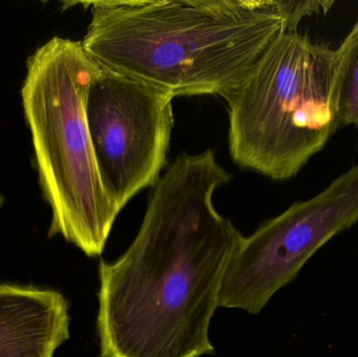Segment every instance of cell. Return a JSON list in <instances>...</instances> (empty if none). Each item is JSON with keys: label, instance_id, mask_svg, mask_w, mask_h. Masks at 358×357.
Instances as JSON below:
<instances>
[{"label": "cell", "instance_id": "2", "mask_svg": "<svg viewBox=\"0 0 358 357\" xmlns=\"http://www.w3.org/2000/svg\"><path fill=\"white\" fill-rule=\"evenodd\" d=\"M82 45L176 96L224 98L287 31L277 0H98Z\"/></svg>", "mask_w": 358, "mask_h": 357}, {"label": "cell", "instance_id": "1", "mask_svg": "<svg viewBox=\"0 0 358 357\" xmlns=\"http://www.w3.org/2000/svg\"><path fill=\"white\" fill-rule=\"evenodd\" d=\"M231 180L212 149L181 153L162 174L129 249L100 262V357L214 354L210 320L243 237L213 201Z\"/></svg>", "mask_w": 358, "mask_h": 357}, {"label": "cell", "instance_id": "9", "mask_svg": "<svg viewBox=\"0 0 358 357\" xmlns=\"http://www.w3.org/2000/svg\"><path fill=\"white\" fill-rule=\"evenodd\" d=\"M278 6L287 24V31H296L299 23L306 16L329 10L332 1H292V0H277Z\"/></svg>", "mask_w": 358, "mask_h": 357}, {"label": "cell", "instance_id": "7", "mask_svg": "<svg viewBox=\"0 0 358 357\" xmlns=\"http://www.w3.org/2000/svg\"><path fill=\"white\" fill-rule=\"evenodd\" d=\"M69 339V303L62 293L0 284V357H54Z\"/></svg>", "mask_w": 358, "mask_h": 357}, {"label": "cell", "instance_id": "5", "mask_svg": "<svg viewBox=\"0 0 358 357\" xmlns=\"http://www.w3.org/2000/svg\"><path fill=\"white\" fill-rule=\"evenodd\" d=\"M358 222V163L325 190L242 237L219 293V307L259 314L313 256Z\"/></svg>", "mask_w": 358, "mask_h": 357}, {"label": "cell", "instance_id": "6", "mask_svg": "<svg viewBox=\"0 0 358 357\" xmlns=\"http://www.w3.org/2000/svg\"><path fill=\"white\" fill-rule=\"evenodd\" d=\"M174 99L157 86L99 65L86 96V121L103 186L120 211L153 188L165 169Z\"/></svg>", "mask_w": 358, "mask_h": 357}, {"label": "cell", "instance_id": "8", "mask_svg": "<svg viewBox=\"0 0 358 357\" xmlns=\"http://www.w3.org/2000/svg\"><path fill=\"white\" fill-rule=\"evenodd\" d=\"M336 52L341 123L358 128V20Z\"/></svg>", "mask_w": 358, "mask_h": 357}, {"label": "cell", "instance_id": "4", "mask_svg": "<svg viewBox=\"0 0 358 357\" xmlns=\"http://www.w3.org/2000/svg\"><path fill=\"white\" fill-rule=\"evenodd\" d=\"M336 50L298 31L280 36L224 96L229 150L241 170L294 177L342 127Z\"/></svg>", "mask_w": 358, "mask_h": 357}, {"label": "cell", "instance_id": "3", "mask_svg": "<svg viewBox=\"0 0 358 357\" xmlns=\"http://www.w3.org/2000/svg\"><path fill=\"white\" fill-rule=\"evenodd\" d=\"M98 67L81 41L54 37L29 56L21 89L40 187L52 209L48 236L61 235L88 257L102 255L121 213L103 186L86 121Z\"/></svg>", "mask_w": 358, "mask_h": 357}, {"label": "cell", "instance_id": "10", "mask_svg": "<svg viewBox=\"0 0 358 357\" xmlns=\"http://www.w3.org/2000/svg\"><path fill=\"white\" fill-rule=\"evenodd\" d=\"M2 203H3V196L0 194V207H1Z\"/></svg>", "mask_w": 358, "mask_h": 357}]
</instances>
